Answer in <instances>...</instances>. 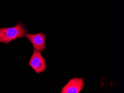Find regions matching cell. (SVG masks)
<instances>
[{"label":"cell","instance_id":"277c9868","mask_svg":"<svg viewBox=\"0 0 124 93\" xmlns=\"http://www.w3.org/2000/svg\"><path fill=\"white\" fill-rule=\"evenodd\" d=\"M26 36L32 43L35 49L39 51H43L46 48L45 44L46 37L42 32L36 34H30L26 32Z\"/></svg>","mask_w":124,"mask_h":93},{"label":"cell","instance_id":"6da1fadb","mask_svg":"<svg viewBox=\"0 0 124 93\" xmlns=\"http://www.w3.org/2000/svg\"><path fill=\"white\" fill-rule=\"evenodd\" d=\"M25 26L18 23L15 26L0 28V42L8 45L12 41L21 37H26Z\"/></svg>","mask_w":124,"mask_h":93},{"label":"cell","instance_id":"3957f363","mask_svg":"<svg viewBox=\"0 0 124 93\" xmlns=\"http://www.w3.org/2000/svg\"><path fill=\"white\" fill-rule=\"evenodd\" d=\"M84 87L83 78L75 77L70 79L62 89L61 93H78Z\"/></svg>","mask_w":124,"mask_h":93},{"label":"cell","instance_id":"7a4b0ae2","mask_svg":"<svg viewBox=\"0 0 124 93\" xmlns=\"http://www.w3.org/2000/svg\"><path fill=\"white\" fill-rule=\"evenodd\" d=\"M29 64L37 73H40L46 69L44 58L42 56L41 52L35 49L31 57Z\"/></svg>","mask_w":124,"mask_h":93}]
</instances>
